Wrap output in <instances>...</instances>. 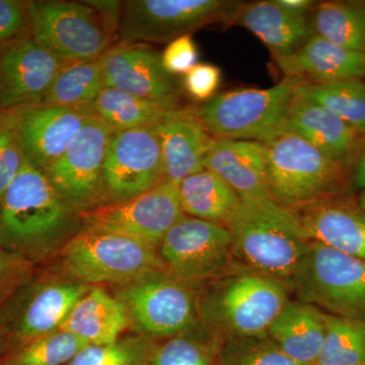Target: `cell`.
Instances as JSON below:
<instances>
[{"mask_svg": "<svg viewBox=\"0 0 365 365\" xmlns=\"http://www.w3.org/2000/svg\"><path fill=\"white\" fill-rule=\"evenodd\" d=\"M325 339L317 364L365 365V319L324 313Z\"/></svg>", "mask_w": 365, "mask_h": 365, "instance_id": "obj_32", "label": "cell"}, {"mask_svg": "<svg viewBox=\"0 0 365 365\" xmlns=\"http://www.w3.org/2000/svg\"><path fill=\"white\" fill-rule=\"evenodd\" d=\"M178 190L185 215L217 225H225L242 201L227 182L207 169L182 180Z\"/></svg>", "mask_w": 365, "mask_h": 365, "instance_id": "obj_27", "label": "cell"}, {"mask_svg": "<svg viewBox=\"0 0 365 365\" xmlns=\"http://www.w3.org/2000/svg\"><path fill=\"white\" fill-rule=\"evenodd\" d=\"M279 6L284 7L287 11L297 14L307 16L317 6L316 2L312 0H276Z\"/></svg>", "mask_w": 365, "mask_h": 365, "instance_id": "obj_42", "label": "cell"}, {"mask_svg": "<svg viewBox=\"0 0 365 365\" xmlns=\"http://www.w3.org/2000/svg\"><path fill=\"white\" fill-rule=\"evenodd\" d=\"M163 180L165 170L155 125L114 132L103 170L104 205L140 195Z\"/></svg>", "mask_w": 365, "mask_h": 365, "instance_id": "obj_14", "label": "cell"}, {"mask_svg": "<svg viewBox=\"0 0 365 365\" xmlns=\"http://www.w3.org/2000/svg\"><path fill=\"white\" fill-rule=\"evenodd\" d=\"M105 88L101 57L66 63L53 79L42 104L88 107Z\"/></svg>", "mask_w": 365, "mask_h": 365, "instance_id": "obj_30", "label": "cell"}, {"mask_svg": "<svg viewBox=\"0 0 365 365\" xmlns=\"http://www.w3.org/2000/svg\"><path fill=\"white\" fill-rule=\"evenodd\" d=\"M158 254L168 273L196 289L240 269L227 227L191 216L170 228Z\"/></svg>", "mask_w": 365, "mask_h": 365, "instance_id": "obj_10", "label": "cell"}, {"mask_svg": "<svg viewBox=\"0 0 365 365\" xmlns=\"http://www.w3.org/2000/svg\"><path fill=\"white\" fill-rule=\"evenodd\" d=\"M16 299L0 309L9 351L26 341L59 330L72 307L91 289L76 280H41L23 287Z\"/></svg>", "mask_w": 365, "mask_h": 365, "instance_id": "obj_15", "label": "cell"}, {"mask_svg": "<svg viewBox=\"0 0 365 365\" xmlns=\"http://www.w3.org/2000/svg\"><path fill=\"white\" fill-rule=\"evenodd\" d=\"M267 337L297 364H316L325 339L324 312L300 300H289L269 329Z\"/></svg>", "mask_w": 365, "mask_h": 365, "instance_id": "obj_25", "label": "cell"}, {"mask_svg": "<svg viewBox=\"0 0 365 365\" xmlns=\"http://www.w3.org/2000/svg\"><path fill=\"white\" fill-rule=\"evenodd\" d=\"M222 341L202 328L158 342L150 365H220Z\"/></svg>", "mask_w": 365, "mask_h": 365, "instance_id": "obj_34", "label": "cell"}, {"mask_svg": "<svg viewBox=\"0 0 365 365\" xmlns=\"http://www.w3.org/2000/svg\"><path fill=\"white\" fill-rule=\"evenodd\" d=\"M222 83V71L215 64L200 62L182 76V86L185 93L195 102H208Z\"/></svg>", "mask_w": 365, "mask_h": 365, "instance_id": "obj_40", "label": "cell"}, {"mask_svg": "<svg viewBox=\"0 0 365 365\" xmlns=\"http://www.w3.org/2000/svg\"><path fill=\"white\" fill-rule=\"evenodd\" d=\"M31 34L62 63L102 57L118 41V29L88 1H29Z\"/></svg>", "mask_w": 365, "mask_h": 365, "instance_id": "obj_8", "label": "cell"}, {"mask_svg": "<svg viewBox=\"0 0 365 365\" xmlns=\"http://www.w3.org/2000/svg\"><path fill=\"white\" fill-rule=\"evenodd\" d=\"M113 134L111 127L93 117L63 155L44 170L57 193L78 215L104 205L103 170Z\"/></svg>", "mask_w": 365, "mask_h": 365, "instance_id": "obj_12", "label": "cell"}, {"mask_svg": "<svg viewBox=\"0 0 365 365\" xmlns=\"http://www.w3.org/2000/svg\"><path fill=\"white\" fill-rule=\"evenodd\" d=\"M32 271V262L0 248V309L30 281Z\"/></svg>", "mask_w": 365, "mask_h": 365, "instance_id": "obj_39", "label": "cell"}, {"mask_svg": "<svg viewBox=\"0 0 365 365\" xmlns=\"http://www.w3.org/2000/svg\"><path fill=\"white\" fill-rule=\"evenodd\" d=\"M128 327L123 304L104 288L91 287L72 307L60 329L90 344H107L122 337Z\"/></svg>", "mask_w": 365, "mask_h": 365, "instance_id": "obj_26", "label": "cell"}, {"mask_svg": "<svg viewBox=\"0 0 365 365\" xmlns=\"http://www.w3.org/2000/svg\"><path fill=\"white\" fill-rule=\"evenodd\" d=\"M185 216L177 185L163 180L140 195L81 213L79 220L85 228L126 235L158 251L165 235Z\"/></svg>", "mask_w": 365, "mask_h": 365, "instance_id": "obj_13", "label": "cell"}, {"mask_svg": "<svg viewBox=\"0 0 365 365\" xmlns=\"http://www.w3.org/2000/svg\"><path fill=\"white\" fill-rule=\"evenodd\" d=\"M295 96L326 108L336 116L365 135V81L348 79L333 83L302 81Z\"/></svg>", "mask_w": 365, "mask_h": 365, "instance_id": "obj_31", "label": "cell"}, {"mask_svg": "<svg viewBox=\"0 0 365 365\" xmlns=\"http://www.w3.org/2000/svg\"><path fill=\"white\" fill-rule=\"evenodd\" d=\"M118 288L115 297L138 335L158 342L203 328L198 289L167 271L146 274Z\"/></svg>", "mask_w": 365, "mask_h": 365, "instance_id": "obj_5", "label": "cell"}, {"mask_svg": "<svg viewBox=\"0 0 365 365\" xmlns=\"http://www.w3.org/2000/svg\"><path fill=\"white\" fill-rule=\"evenodd\" d=\"M273 57L284 78L306 83L365 78V53L345 49L314 34L294 52Z\"/></svg>", "mask_w": 365, "mask_h": 365, "instance_id": "obj_22", "label": "cell"}, {"mask_svg": "<svg viewBox=\"0 0 365 365\" xmlns=\"http://www.w3.org/2000/svg\"><path fill=\"white\" fill-rule=\"evenodd\" d=\"M78 222L45 173L25 160L0 200V248L38 260Z\"/></svg>", "mask_w": 365, "mask_h": 365, "instance_id": "obj_1", "label": "cell"}, {"mask_svg": "<svg viewBox=\"0 0 365 365\" xmlns=\"http://www.w3.org/2000/svg\"><path fill=\"white\" fill-rule=\"evenodd\" d=\"M290 290L282 281L239 269L198 289L201 323L220 341L267 337Z\"/></svg>", "mask_w": 365, "mask_h": 365, "instance_id": "obj_2", "label": "cell"}, {"mask_svg": "<svg viewBox=\"0 0 365 365\" xmlns=\"http://www.w3.org/2000/svg\"><path fill=\"white\" fill-rule=\"evenodd\" d=\"M264 143L269 193L282 207L292 210L342 194V163L294 134H278Z\"/></svg>", "mask_w": 365, "mask_h": 365, "instance_id": "obj_4", "label": "cell"}, {"mask_svg": "<svg viewBox=\"0 0 365 365\" xmlns=\"http://www.w3.org/2000/svg\"><path fill=\"white\" fill-rule=\"evenodd\" d=\"M63 64L32 36L11 46L0 56V109L42 104Z\"/></svg>", "mask_w": 365, "mask_h": 365, "instance_id": "obj_17", "label": "cell"}, {"mask_svg": "<svg viewBox=\"0 0 365 365\" xmlns=\"http://www.w3.org/2000/svg\"><path fill=\"white\" fill-rule=\"evenodd\" d=\"M93 117L88 107L40 104L23 108L20 135L26 162L44 172Z\"/></svg>", "mask_w": 365, "mask_h": 365, "instance_id": "obj_18", "label": "cell"}, {"mask_svg": "<svg viewBox=\"0 0 365 365\" xmlns=\"http://www.w3.org/2000/svg\"><path fill=\"white\" fill-rule=\"evenodd\" d=\"M158 342L143 336H122L107 344H90L66 365H150Z\"/></svg>", "mask_w": 365, "mask_h": 365, "instance_id": "obj_35", "label": "cell"}, {"mask_svg": "<svg viewBox=\"0 0 365 365\" xmlns=\"http://www.w3.org/2000/svg\"><path fill=\"white\" fill-rule=\"evenodd\" d=\"M307 242L365 260V211L342 196L290 210Z\"/></svg>", "mask_w": 365, "mask_h": 365, "instance_id": "obj_19", "label": "cell"}, {"mask_svg": "<svg viewBox=\"0 0 365 365\" xmlns=\"http://www.w3.org/2000/svg\"><path fill=\"white\" fill-rule=\"evenodd\" d=\"M63 263L72 279L90 287H123L146 274L167 271L158 250L126 235L85 228L66 242Z\"/></svg>", "mask_w": 365, "mask_h": 365, "instance_id": "obj_7", "label": "cell"}, {"mask_svg": "<svg viewBox=\"0 0 365 365\" xmlns=\"http://www.w3.org/2000/svg\"><path fill=\"white\" fill-rule=\"evenodd\" d=\"M241 6L227 0L123 1L117 42L170 43L212 24L232 23Z\"/></svg>", "mask_w": 365, "mask_h": 365, "instance_id": "obj_11", "label": "cell"}, {"mask_svg": "<svg viewBox=\"0 0 365 365\" xmlns=\"http://www.w3.org/2000/svg\"><path fill=\"white\" fill-rule=\"evenodd\" d=\"M312 32L329 42L365 53V6L346 2H322L314 7Z\"/></svg>", "mask_w": 365, "mask_h": 365, "instance_id": "obj_29", "label": "cell"}, {"mask_svg": "<svg viewBox=\"0 0 365 365\" xmlns=\"http://www.w3.org/2000/svg\"><path fill=\"white\" fill-rule=\"evenodd\" d=\"M90 343L59 330L16 346L0 359V365H66Z\"/></svg>", "mask_w": 365, "mask_h": 365, "instance_id": "obj_33", "label": "cell"}, {"mask_svg": "<svg viewBox=\"0 0 365 365\" xmlns=\"http://www.w3.org/2000/svg\"><path fill=\"white\" fill-rule=\"evenodd\" d=\"M302 83L283 78L272 88H235L192 110L215 138L265 143L277 133Z\"/></svg>", "mask_w": 365, "mask_h": 365, "instance_id": "obj_6", "label": "cell"}, {"mask_svg": "<svg viewBox=\"0 0 365 365\" xmlns=\"http://www.w3.org/2000/svg\"><path fill=\"white\" fill-rule=\"evenodd\" d=\"M7 351H9V337H7L4 318L0 312V359L6 355Z\"/></svg>", "mask_w": 365, "mask_h": 365, "instance_id": "obj_44", "label": "cell"}, {"mask_svg": "<svg viewBox=\"0 0 365 365\" xmlns=\"http://www.w3.org/2000/svg\"><path fill=\"white\" fill-rule=\"evenodd\" d=\"M204 169L212 170L241 199H272L267 182V150L264 143L215 138Z\"/></svg>", "mask_w": 365, "mask_h": 365, "instance_id": "obj_23", "label": "cell"}, {"mask_svg": "<svg viewBox=\"0 0 365 365\" xmlns=\"http://www.w3.org/2000/svg\"><path fill=\"white\" fill-rule=\"evenodd\" d=\"M314 365H322V364H314Z\"/></svg>", "mask_w": 365, "mask_h": 365, "instance_id": "obj_46", "label": "cell"}, {"mask_svg": "<svg viewBox=\"0 0 365 365\" xmlns=\"http://www.w3.org/2000/svg\"><path fill=\"white\" fill-rule=\"evenodd\" d=\"M281 133L300 137L342 165L356 153L362 136L326 108L297 96L275 135Z\"/></svg>", "mask_w": 365, "mask_h": 365, "instance_id": "obj_21", "label": "cell"}, {"mask_svg": "<svg viewBox=\"0 0 365 365\" xmlns=\"http://www.w3.org/2000/svg\"><path fill=\"white\" fill-rule=\"evenodd\" d=\"M88 108L96 118L102 120L114 132H120L155 126L170 112L181 107L106 86Z\"/></svg>", "mask_w": 365, "mask_h": 365, "instance_id": "obj_28", "label": "cell"}, {"mask_svg": "<svg viewBox=\"0 0 365 365\" xmlns=\"http://www.w3.org/2000/svg\"><path fill=\"white\" fill-rule=\"evenodd\" d=\"M230 24L247 29L273 56L294 52L313 35L307 16L287 11L276 0L242 4Z\"/></svg>", "mask_w": 365, "mask_h": 365, "instance_id": "obj_24", "label": "cell"}, {"mask_svg": "<svg viewBox=\"0 0 365 365\" xmlns=\"http://www.w3.org/2000/svg\"><path fill=\"white\" fill-rule=\"evenodd\" d=\"M21 110L0 109V200L26 160L20 135Z\"/></svg>", "mask_w": 365, "mask_h": 365, "instance_id": "obj_37", "label": "cell"}, {"mask_svg": "<svg viewBox=\"0 0 365 365\" xmlns=\"http://www.w3.org/2000/svg\"><path fill=\"white\" fill-rule=\"evenodd\" d=\"M31 36L29 1L0 0V56Z\"/></svg>", "mask_w": 365, "mask_h": 365, "instance_id": "obj_38", "label": "cell"}, {"mask_svg": "<svg viewBox=\"0 0 365 365\" xmlns=\"http://www.w3.org/2000/svg\"><path fill=\"white\" fill-rule=\"evenodd\" d=\"M357 204L365 211V191L360 192L357 197Z\"/></svg>", "mask_w": 365, "mask_h": 365, "instance_id": "obj_45", "label": "cell"}, {"mask_svg": "<svg viewBox=\"0 0 365 365\" xmlns=\"http://www.w3.org/2000/svg\"><path fill=\"white\" fill-rule=\"evenodd\" d=\"M101 60L108 88L180 107L181 88L150 46L117 42Z\"/></svg>", "mask_w": 365, "mask_h": 365, "instance_id": "obj_16", "label": "cell"}, {"mask_svg": "<svg viewBox=\"0 0 365 365\" xmlns=\"http://www.w3.org/2000/svg\"><path fill=\"white\" fill-rule=\"evenodd\" d=\"M300 302L343 318L365 319V260L309 242L289 282Z\"/></svg>", "mask_w": 365, "mask_h": 365, "instance_id": "obj_9", "label": "cell"}, {"mask_svg": "<svg viewBox=\"0 0 365 365\" xmlns=\"http://www.w3.org/2000/svg\"><path fill=\"white\" fill-rule=\"evenodd\" d=\"M220 365H300L268 337L222 341Z\"/></svg>", "mask_w": 365, "mask_h": 365, "instance_id": "obj_36", "label": "cell"}, {"mask_svg": "<svg viewBox=\"0 0 365 365\" xmlns=\"http://www.w3.org/2000/svg\"><path fill=\"white\" fill-rule=\"evenodd\" d=\"M225 227L237 267L289 285L309 245L289 209L273 199H242Z\"/></svg>", "mask_w": 365, "mask_h": 365, "instance_id": "obj_3", "label": "cell"}, {"mask_svg": "<svg viewBox=\"0 0 365 365\" xmlns=\"http://www.w3.org/2000/svg\"><path fill=\"white\" fill-rule=\"evenodd\" d=\"M162 150L165 181L179 185L204 169L215 137L191 108L170 112L155 125Z\"/></svg>", "mask_w": 365, "mask_h": 365, "instance_id": "obj_20", "label": "cell"}, {"mask_svg": "<svg viewBox=\"0 0 365 365\" xmlns=\"http://www.w3.org/2000/svg\"><path fill=\"white\" fill-rule=\"evenodd\" d=\"M198 48L192 34L170 41L160 54L163 69L172 76H184L198 63Z\"/></svg>", "mask_w": 365, "mask_h": 365, "instance_id": "obj_41", "label": "cell"}, {"mask_svg": "<svg viewBox=\"0 0 365 365\" xmlns=\"http://www.w3.org/2000/svg\"><path fill=\"white\" fill-rule=\"evenodd\" d=\"M352 185L355 189L360 192L365 191V150L356 163H355L354 172H353Z\"/></svg>", "mask_w": 365, "mask_h": 365, "instance_id": "obj_43", "label": "cell"}]
</instances>
